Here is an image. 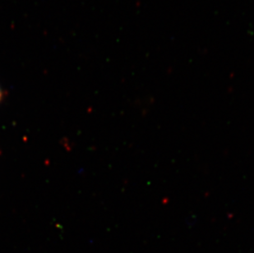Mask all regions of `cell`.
Instances as JSON below:
<instances>
[{
    "instance_id": "6da1fadb",
    "label": "cell",
    "mask_w": 254,
    "mask_h": 253,
    "mask_svg": "<svg viewBox=\"0 0 254 253\" xmlns=\"http://www.w3.org/2000/svg\"><path fill=\"white\" fill-rule=\"evenodd\" d=\"M1 97H2V92L0 91V99H1Z\"/></svg>"
}]
</instances>
